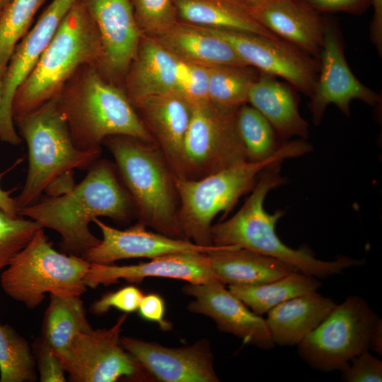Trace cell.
<instances>
[{
    "label": "cell",
    "mask_w": 382,
    "mask_h": 382,
    "mask_svg": "<svg viewBox=\"0 0 382 382\" xmlns=\"http://www.w3.org/2000/svg\"><path fill=\"white\" fill-rule=\"evenodd\" d=\"M11 0H0V13L4 10Z\"/></svg>",
    "instance_id": "46"
},
{
    "label": "cell",
    "mask_w": 382,
    "mask_h": 382,
    "mask_svg": "<svg viewBox=\"0 0 382 382\" xmlns=\"http://www.w3.org/2000/svg\"><path fill=\"white\" fill-rule=\"evenodd\" d=\"M336 305L332 299L313 291L272 308L265 321L274 345H297Z\"/></svg>",
    "instance_id": "26"
},
{
    "label": "cell",
    "mask_w": 382,
    "mask_h": 382,
    "mask_svg": "<svg viewBox=\"0 0 382 382\" xmlns=\"http://www.w3.org/2000/svg\"><path fill=\"white\" fill-rule=\"evenodd\" d=\"M208 255L217 279L228 286L262 284L299 271L284 261L236 246H219Z\"/></svg>",
    "instance_id": "25"
},
{
    "label": "cell",
    "mask_w": 382,
    "mask_h": 382,
    "mask_svg": "<svg viewBox=\"0 0 382 382\" xmlns=\"http://www.w3.org/2000/svg\"><path fill=\"white\" fill-rule=\"evenodd\" d=\"M137 311L141 318L158 324L163 330L172 328V324L165 318V301L159 294H144Z\"/></svg>",
    "instance_id": "40"
},
{
    "label": "cell",
    "mask_w": 382,
    "mask_h": 382,
    "mask_svg": "<svg viewBox=\"0 0 382 382\" xmlns=\"http://www.w3.org/2000/svg\"><path fill=\"white\" fill-rule=\"evenodd\" d=\"M248 103L268 120L282 142L293 137H308V123L301 115L299 98L288 83L260 72L250 87Z\"/></svg>",
    "instance_id": "23"
},
{
    "label": "cell",
    "mask_w": 382,
    "mask_h": 382,
    "mask_svg": "<svg viewBox=\"0 0 382 382\" xmlns=\"http://www.w3.org/2000/svg\"><path fill=\"white\" fill-rule=\"evenodd\" d=\"M209 74L208 97L212 105L225 110H237L248 103L249 91L257 78L248 66H212Z\"/></svg>",
    "instance_id": "30"
},
{
    "label": "cell",
    "mask_w": 382,
    "mask_h": 382,
    "mask_svg": "<svg viewBox=\"0 0 382 382\" xmlns=\"http://www.w3.org/2000/svg\"><path fill=\"white\" fill-rule=\"evenodd\" d=\"M37 367L41 382H64L65 371L53 350L42 340L37 344Z\"/></svg>",
    "instance_id": "39"
},
{
    "label": "cell",
    "mask_w": 382,
    "mask_h": 382,
    "mask_svg": "<svg viewBox=\"0 0 382 382\" xmlns=\"http://www.w3.org/2000/svg\"><path fill=\"white\" fill-rule=\"evenodd\" d=\"M183 293L193 298L187 305L191 313L212 319L217 328L259 349L270 350L274 343L265 319L253 312L220 282L186 284Z\"/></svg>",
    "instance_id": "16"
},
{
    "label": "cell",
    "mask_w": 382,
    "mask_h": 382,
    "mask_svg": "<svg viewBox=\"0 0 382 382\" xmlns=\"http://www.w3.org/2000/svg\"><path fill=\"white\" fill-rule=\"evenodd\" d=\"M374 7V15L370 25V38L377 49L382 53V0H371Z\"/></svg>",
    "instance_id": "42"
},
{
    "label": "cell",
    "mask_w": 382,
    "mask_h": 382,
    "mask_svg": "<svg viewBox=\"0 0 382 382\" xmlns=\"http://www.w3.org/2000/svg\"><path fill=\"white\" fill-rule=\"evenodd\" d=\"M136 23L142 35L157 37L179 20L173 0H130Z\"/></svg>",
    "instance_id": "35"
},
{
    "label": "cell",
    "mask_w": 382,
    "mask_h": 382,
    "mask_svg": "<svg viewBox=\"0 0 382 382\" xmlns=\"http://www.w3.org/2000/svg\"><path fill=\"white\" fill-rule=\"evenodd\" d=\"M40 228H43L33 219L13 216L0 209V272L12 262Z\"/></svg>",
    "instance_id": "34"
},
{
    "label": "cell",
    "mask_w": 382,
    "mask_h": 382,
    "mask_svg": "<svg viewBox=\"0 0 382 382\" xmlns=\"http://www.w3.org/2000/svg\"><path fill=\"white\" fill-rule=\"evenodd\" d=\"M144 296L141 289L134 285H129L120 289L103 295L91 307L92 313L102 315L114 308L125 313L137 311Z\"/></svg>",
    "instance_id": "37"
},
{
    "label": "cell",
    "mask_w": 382,
    "mask_h": 382,
    "mask_svg": "<svg viewBox=\"0 0 382 382\" xmlns=\"http://www.w3.org/2000/svg\"><path fill=\"white\" fill-rule=\"evenodd\" d=\"M282 161H276L262 171L251 194L233 216L212 225V244L236 246L272 257L317 278L329 277L349 267L362 265L363 260L345 255H340L334 260H322L307 248L294 249L280 240L275 226L284 212L269 213L264 208V202L270 190L286 181L280 175Z\"/></svg>",
    "instance_id": "2"
},
{
    "label": "cell",
    "mask_w": 382,
    "mask_h": 382,
    "mask_svg": "<svg viewBox=\"0 0 382 382\" xmlns=\"http://www.w3.org/2000/svg\"><path fill=\"white\" fill-rule=\"evenodd\" d=\"M178 20L191 25L276 37L236 0H173Z\"/></svg>",
    "instance_id": "27"
},
{
    "label": "cell",
    "mask_w": 382,
    "mask_h": 382,
    "mask_svg": "<svg viewBox=\"0 0 382 382\" xmlns=\"http://www.w3.org/2000/svg\"><path fill=\"white\" fill-rule=\"evenodd\" d=\"M10 169H8L0 173V181L1 178ZM14 190H4L0 186V209L13 216L18 215L16 199L11 196Z\"/></svg>",
    "instance_id": "43"
},
{
    "label": "cell",
    "mask_w": 382,
    "mask_h": 382,
    "mask_svg": "<svg viewBox=\"0 0 382 382\" xmlns=\"http://www.w3.org/2000/svg\"><path fill=\"white\" fill-rule=\"evenodd\" d=\"M183 63L155 37L141 35L125 79L126 94L134 107L143 100L180 92Z\"/></svg>",
    "instance_id": "22"
},
{
    "label": "cell",
    "mask_w": 382,
    "mask_h": 382,
    "mask_svg": "<svg viewBox=\"0 0 382 382\" xmlns=\"http://www.w3.org/2000/svg\"><path fill=\"white\" fill-rule=\"evenodd\" d=\"M114 168L108 161L98 159L70 190L18 209L17 214L55 231L61 236L62 251L81 256L100 241L89 228L95 219L127 221L135 215L132 199Z\"/></svg>",
    "instance_id": "1"
},
{
    "label": "cell",
    "mask_w": 382,
    "mask_h": 382,
    "mask_svg": "<svg viewBox=\"0 0 382 382\" xmlns=\"http://www.w3.org/2000/svg\"><path fill=\"white\" fill-rule=\"evenodd\" d=\"M319 57V72L308 103L316 125L320 123L330 104L335 105L342 113L349 116L350 104L354 100L371 106L381 103L380 95L364 85L350 69L339 33L328 21Z\"/></svg>",
    "instance_id": "14"
},
{
    "label": "cell",
    "mask_w": 382,
    "mask_h": 382,
    "mask_svg": "<svg viewBox=\"0 0 382 382\" xmlns=\"http://www.w3.org/2000/svg\"><path fill=\"white\" fill-rule=\"evenodd\" d=\"M369 349H371L380 356L382 354V320L380 318L372 330Z\"/></svg>",
    "instance_id": "44"
},
{
    "label": "cell",
    "mask_w": 382,
    "mask_h": 382,
    "mask_svg": "<svg viewBox=\"0 0 382 382\" xmlns=\"http://www.w3.org/2000/svg\"><path fill=\"white\" fill-rule=\"evenodd\" d=\"M103 144L115 159L139 221L166 236L185 238L178 220L174 175L159 148L127 136L108 137Z\"/></svg>",
    "instance_id": "6"
},
{
    "label": "cell",
    "mask_w": 382,
    "mask_h": 382,
    "mask_svg": "<svg viewBox=\"0 0 382 382\" xmlns=\"http://www.w3.org/2000/svg\"><path fill=\"white\" fill-rule=\"evenodd\" d=\"M236 126L247 160L262 161L272 157L284 143L268 120L247 103L236 112Z\"/></svg>",
    "instance_id": "31"
},
{
    "label": "cell",
    "mask_w": 382,
    "mask_h": 382,
    "mask_svg": "<svg viewBox=\"0 0 382 382\" xmlns=\"http://www.w3.org/2000/svg\"><path fill=\"white\" fill-rule=\"evenodd\" d=\"M14 124L28 150L26 180L15 198L18 209L38 201L45 189L62 175L74 169L90 168L100 157L101 149L83 151L74 146L57 96Z\"/></svg>",
    "instance_id": "7"
},
{
    "label": "cell",
    "mask_w": 382,
    "mask_h": 382,
    "mask_svg": "<svg viewBox=\"0 0 382 382\" xmlns=\"http://www.w3.org/2000/svg\"><path fill=\"white\" fill-rule=\"evenodd\" d=\"M204 28L227 42L247 66L284 79L308 97L312 95L320 68L316 57L277 37Z\"/></svg>",
    "instance_id": "12"
},
{
    "label": "cell",
    "mask_w": 382,
    "mask_h": 382,
    "mask_svg": "<svg viewBox=\"0 0 382 382\" xmlns=\"http://www.w3.org/2000/svg\"><path fill=\"white\" fill-rule=\"evenodd\" d=\"M57 102L74 144L81 151L101 149L103 141L111 136L155 144L126 92L107 81L96 66L81 67Z\"/></svg>",
    "instance_id": "3"
},
{
    "label": "cell",
    "mask_w": 382,
    "mask_h": 382,
    "mask_svg": "<svg viewBox=\"0 0 382 382\" xmlns=\"http://www.w3.org/2000/svg\"><path fill=\"white\" fill-rule=\"evenodd\" d=\"M237 110H222L210 102L193 106L176 177L199 179L248 161L237 129Z\"/></svg>",
    "instance_id": "10"
},
{
    "label": "cell",
    "mask_w": 382,
    "mask_h": 382,
    "mask_svg": "<svg viewBox=\"0 0 382 382\" xmlns=\"http://www.w3.org/2000/svg\"><path fill=\"white\" fill-rule=\"evenodd\" d=\"M182 63L180 93L192 106L209 102V67Z\"/></svg>",
    "instance_id": "36"
},
{
    "label": "cell",
    "mask_w": 382,
    "mask_h": 382,
    "mask_svg": "<svg viewBox=\"0 0 382 382\" xmlns=\"http://www.w3.org/2000/svg\"><path fill=\"white\" fill-rule=\"evenodd\" d=\"M1 99H2V76H0V108L1 105Z\"/></svg>",
    "instance_id": "47"
},
{
    "label": "cell",
    "mask_w": 382,
    "mask_h": 382,
    "mask_svg": "<svg viewBox=\"0 0 382 382\" xmlns=\"http://www.w3.org/2000/svg\"><path fill=\"white\" fill-rule=\"evenodd\" d=\"M92 330L81 296L50 294L42 323V340L59 358L76 336Z\"/></svg>",
    "instance_id": "28"
},
{
    "label": "cell",
    "mask_w": 382,
    "mask_h": 382,
    "mask_svg": "<svg viewBox=\"0 0 382 382\" xmlns=\"http://www.w3.org/2000/svg\"><path fill=\"white\" fill-rule=\"evenodd\" d=\"M378 319L363 298L349 296L297 345L299 354L315 369L342 371L354 357L369 350Z\"/></svg>",
    "instance_id": "9"
},
{
    "label": "cell",
    "mask_w": 382,
    "mask_h": 382,
    "mask_svg": "<svg viewBox=\"0 0 382 382\" xmlns=\"http://www.w3.org/2000/svg\"><path fill=\"white\" fill-rule=\"evenodd\" d=\"M90 265L81 256L57 251L40 228L1 273V286L9 297L33 309L47 293L63 297L83 295Z\"/></svg>",
    "instance_id": "8"
},
{
    "label": "cell",
    "mask_w": 382,
    "mask_h": 382,
    "mask_svg": "<svg viewBox=\"0 0 382 382\" xmlns=\"http://www.w3.org/2000/svg\"><path fill=\"white\" fill-rule=\"evenodd\" d=\"M93 222L100 228L103 238L97 245L82 254L81 257L90 263L110 265L124 259H152L181 252L208 253L219 247L199 245L187 239L153 232L139 221L125 230L110 226L98 218Z\"/></svg>",
    "instance_id": "18"
},
{
    "label": "cell",
    "mask_w": 382,
    "mask_h": 382,
    "mask_svg": "<svg viewBox=\"0 0 382 382\" xmlns=\"http://www.w3.org/2000/svg\"><path fill=\"white\" fill-rule=\"evenodd\" d=\"M36 365L28 342L12 327L0 323V382L35 381Z\"/></svg>",
    "instance_id": "32"
},
{
    "label": "cell",
    "mask_w": 382,
    "mask_h": 382,
    "mask_svg": "<svg viewBox=\"0 0 382 382\" xmlns=\"http://www.w3.org/2000/svg\"><path fill=\"white\" fill-rule=\"evenodd\" d=\"M236 1L245 5L249 8H255L257 6L262 5V4L265 3L268 0H236Z\"/></svg>",
    "instance_id": "45"
},
{
    "label": "cell",
    "mask_w": 382,
    "mask_h": 382,
    "mask_svg": "<svg viewBox=\"0 0 382 382\" xmlns=\"http://www.w3.org/2000/svg\"><path fill=\"white\" fill-rule=\"evenodd\" d=\"M134 108L173 175L178 176L193 106L182 93L174 91L147 98Z\"/></svg>",
    "instance_id": "20"
},
{
    "label": "cell",
    "mask_w": 382,
    "mask_h": 382,
    "mask_svg": "<svg viewBox=\"0 0 382 382\" xmlns=\"http://www.w3.org/2000/svg\"><path fill=\"white\" fill-rule=\"evenodd\" d=\"M312 8L320 12L342 11L359 13L371 4V0H301Z\"/></svg>",
    "instance_id": "41"
},
{
    "label": "cell",
    "mask_w": 382,
    "mask_h": 382,
    "mask_svg": "<svg viewBox=\"0 0 382 382\" xmlns=\"http://www.w3.org/2000/svg\"><path fill=\"white\" fill-rule=\"evenodd\" d=\"M342 373L346 382H381L382 361L366 351L354 357Z\"/></svg>",
    "instance_id": "38"
},
{
    "label": "cell",
    "mask_w": 382,
    "mask_h": 382,
    "mask_svg": "<svg viewBox=\"0 0 382 382\" xmlns=\"http://www.w3.org/2000/svg\"><path fill=\"white\" fill-rule=\"evenodd\" d=\"M318 278L299 271L278 279L257 285H229V291L253 312L261 316L292 298L317 291Z\"/></svg>",
    "instance_id": "29"
},
{
    "label": "cell",
    "mask_w": 382,
    "mask_h": 382,
    "mask_svg": "<svg viewBox=\"0 0 382 382\" xmlns=\"http://www.w3.org/2000/svg\"><path fill=\"white\" fill-rule=\"evenodd\" d=\"M96 25L102 47L97 69L109 82L125 80L134 59L141 33L130 0H84Z\"/></svg>",
    "instance_id": "15"
},
{
    "label": "cell",
    "mask_w": 382,
    "mask_h": 382,
    "mask_svg": "<svg viewBox=\"0 0 382 382\" xmlns=\"http://www.w3.org/2000/svg\"><path fill=\"white\" fill-rule=\"evenodd\" d=\"M102 47L96 25L84 0L66 13L35 67L16 90L12 100L13 121L58 96L83 66L98 68Z\"/></svg>",
    "instance_id": "4"
},
{
    "label": "cell",
    "mask_w": 382,
    "mask_h": 382,
    "mask_svg": "<svg viewBox=\"0 0 382 382\" xmlns=\"http://www.w3.org/2000/svg\"><path fill=\"white\" fill-rule=\"evenodd\" d=\"M146 277L175 279L190 284L219 282L212 271L208 253L202 252L171 253L137 265L91 263L84 282L87 287L95 289L100 284L117 283L120 279L140 282Z\"/></svg>",
    "instance_id": "19"
},
{
    "label": "cell",
    "mask_w": 382,
    "mask_h": 382,
    "mask_svg": "<svg viewBox=\"0 0 382 382\" xmlns=\"http://www.w3.org/2000/svg\"><path fill=\"white\" fill-rule=\"evenodd\" d=\"M155 38L180 61L212 67L248 66L225 40L203 27L178 21Z\"/></svg>",
    "instance_id": "24"
},
{
    "label": "cell",
    "mask_w": 382,
    "mask_h": 382,
    "mask_svg": "<svg viewBox=\"0 0 382 382\" xmlns=\"http://www.w3.org/2000/svg\"><path fill=\"white\" fill-rule=\"evenodd\" d=\"M311 150L312 146L304 139L288 141L265 161H243L199 179L174 175L180 202L178 220L185 238L199 245H214L211 228L219 214L228 213L241 196L252 191L270 165L301 156Z\"/></svg>",
    "instance_id": "5"
},
{
    "label": "cell",
    "mask_w": 382,
    "mask_h": 382,
    "mask_svg": "<svg viewBox=\"0 0 382 382\" xmlns=\"http://www.w3.org/2000/svg\"><path fill=\"white\" fill-rule=\"evenodd\" d=\"M125 349L155 379L163 382H219L208 340L167 347L154 342L121 337Z\"/></svg>",
    "instance_id": "17"
},
{
    "label": "cell",
    "mask_w": 382,
    "mask_h": 382,
    "mask_svg": "<svg viewBox=\"0 0 382 382\" xmlns=\"http://www.w3.org/2000/svg\"><path fill=\"white\" fill-rule=\"evenodd\" d=\"M127 318V313H124L109 328L93 329L75 337L66 352L59 358L69 381H154L122 345L120 333Z\"/></svg>",
    "instance_id": "11"
},
{
    "label": "cell",
    "mask_w": 382,
    "mask_h": 382,
    "mask_svg": "<svg viewBox=\"0 0 382 382\" xmlns=\"http://www.w3.org/2000/svg\"><path fill=\"white\" fill-rule=\"evenodd\" d=\"M78 0H52L33 27L16 45L2 76L0 141L17 146L22 139L15 129L11 105L18 88L32 71L62 20Z\"/></svg>",
    "instance_id": "13"
},
{
    "label": "cell",
    "mask_w": 382,
    "mask_h": 382,
    "mask_svg": "<svg viewBox=\"0 0 382 382\" xmlns=\"http://www.w3.org/2000/svg\"><path fill=\"white\" fill-rule=\"evenodd\" d=\"M46 0H11L0 13V76H3L18 42L30 29Z\"/></svg>",
    "instance_id": "33"
},
{
    "label": "cell",
    "mask_w": 382,
    "mask_h": 382,
    "mask_svg": "<svg viewBox=\"0 0 382 382\" xmlns=\"http://www.w3.org/2000/svg\"><path fill=\"white\" fill-rule=\"evenodd\" d=\"M255 20L275 36L319 57L326 21L301 0H268L250 8Z\"/></svg>",
    "instance_id": "21"
}]
</instances>
